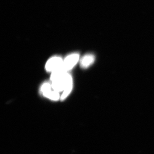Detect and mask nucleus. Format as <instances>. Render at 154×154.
Returning a JSON list of instances; mask_svg holds the SVG:
<instances>
[{"label":"nucleus","mask_w":154,"mask_h":154,"mask_svg":"<svg viewBox=\"0 0 154 154\" xmlns=\"http://www.w3.org/2000/svg\"><path fill=\"white\" fill-rule=\"evenodd\" d=\"M72 82V77L67 73L63 77L52 81L51 86L54 90L60 93V92L64 91L70 83Z\"/></svg>","instance_id":"f257e3e1"},{"label":"nucleus","mask_w":154,"mask_h":154,"mask_svg":"<svg viewBox=\"0 0 154 154\" xmlns=\"http://www.w3.org/2000/svg\"><path fill=\"white\" fill-rule=\"evenodd\" d=\"M52 86L49 83H44L41 88L42 95L45 97L51 99V100L57 101L60 99V95L59 92L51 90Z\"/></svg>","instance_id":"f03ea898"},{"label":"nucleus","mask_w":154,"mask_h":154,"mask_svg":"<svg viewBox=\"0 0 154 154\" xmlns=\"http://www.w3.org/2000/svg\"><path fill=\"white\" fill-rule=\"evenodd\" d=\"M79 55L77 54L70 55L66 58L62 64V67L67 72L71 70L79 61Z\"/></svg>","instance_id":"7ed1b4c3"},{"label":"nucleus","mask_w":154,"mask_h":154,"mask_svg":"<svg viewBox=\"0 0 154 154\" xmlns=\"http://www.w3.org/2000/svg\"><path fill=\"white\" fill-rule=\"evenodd\" d=\"M63 59L59 57H52L48 61L45 65L47 71L51 72L61 67L63 63Z\"/></svg>","instance_id":"20e7f679"},{"label":"nucleus","mask_w":154,"mask_h":154,"mask_svg":"<svg viewBox=\"0 0 154 154\" xmlns=\"http://www.w3.org/2000/svg\"><path fill=\"white\" fill-rule=\"evenodd\" d=\"M95 61L94 56L88 54L85 56L80 61V66L82 68H87L93 64Z\"/></svg>","instance_id":"39448f33"},{"label":"nucleus","mask_w":154,"mask_h":154,"mask_svg":"<svg viewBox=\"0 0 154 154\" xmlns=\"http://www.w3.org/2000/svg\"><path fill=\"white\" fill-rule=\"evenodd\" d=\"M72 89V82L70 83L67 87L66 88V89L63 91V94L61 95V97H60L61 100H64V99L69 96V94L71 92Z\"/></svg>","instance_id":"423d86ee"}]
</instances>
